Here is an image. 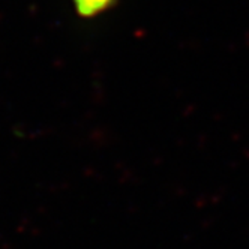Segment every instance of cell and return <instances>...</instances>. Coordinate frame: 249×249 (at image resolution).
I'll return each mask as SVG.
<instances>
[{"label": "cell", "instance_id": "6da1fadb", "mask_svg": "<svg viewBox=\"0 0 249 249\" xmlns=\"http://www.w3.org/2000/svg\"><path fill=\"white\" fill-rule=\"evenodd\" d=\"M75 11L83 18H93V17L111 9L117 0H72Z\"/></svg>", "mask_w": 249, "mask_h": 249}]
</instances>
